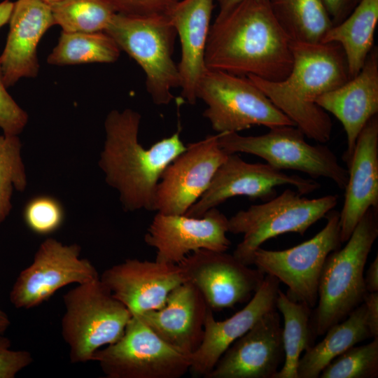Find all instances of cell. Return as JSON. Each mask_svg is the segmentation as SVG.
<instances>
[{
	"instance_id": "6da1fadb",
	"label": "cell",
	"mask_w": 378,
	"mask_h": 378,
	"mask_svg": "<svg viewBox=\"0 0 378 378\" xmlns=\"http://www.w3.org/2000/svg\"><path fill=\"white\" fill-rule=\"evenodd\" d=\"M204 62L207 69L281 81L292 68V41L268 1L244 0L216 17Z\"/></svg>"
},
{
	"instance_id": "7a4b0ae2",
	"label": "cell",
	"mask_w": 378,
	"mask_h": 378,
	"mask_svg": "<svg viewBox=\"0 0 378 378\" xmlns=\"http://www.w3.org/2000/svg\"><path fill=\"white\" fill-rule=\"evenodd\" d=\"M141 115L112 110L104 121L106 139L99 166L106 182L115 189L125 211H155L156 188L165 168L186 146L176 131L150 148L139 141Z\"/></svg>"
},
{
	"instance_id": "3957f363",
	"label": "cell",
	"mask_w": 378,
	"mask_h": 378,
	"mask_svg": "<svg viewBox=\"0 0 378 378\" xmlns=\"http://www.w3.org/2000/svg\"><path fill=\"white\" fill-rule=\"evenodd\" d=\"M293 65L281 81L256 76L249 78L309 139L324 144L330 140L332 123L328 113L316 104L324 93L351 78L344 52L335 43L292 41Z\"/></svg>"
},
{
	"instance_id": "277c9868",
	"label": "cell",
	"mask_w": 378,
	"mask_h": 378,
	"mask_svg": "<svg viewBox=\"0 0 378 378\" xmlns=\"http://www.w3.org/2000/svg\"><path fill=\"white\" fill-rule=\"evenodd\" d=\"M377 236L378 209L370 208L346 245L327 256L318 283V306L312 316L314 335H325L363 303L368 293L364 269Z\"/></svg>"
},
{
	"instance_id": "5b68a950",
	"label": "cell",
	"mask_w": 378,
	"mask_h": 378,
	"mask_svg": "<svg viewBox=\"0 0 378 378\" xmlns=\"http://www.w3.org/2000/svg\"><path fill=\"white\" fill-rule=\"evenodd\" d=\"M104 31L141 67L153 103L169 104L174 99L172 90L180 88L181 78L173 59L176 32L167 15L115 13Z\"/></svg>"
},
{
	"instance_id": "8992f818",
	"label": "cell",
	"mask_w": 378,
	"mask_h": 378,
	"mask_svg": "<svg viewBox=\"0 0 378 378\" xmlns=\"http://www.w3.org/2000/svg\"><path fill=\"white\" fill-rule=\"evenodd\" d=\"M63 302L62 335L72 363L90 361L98 349L117 342L132 316L99 277L77 284L63 295Z\"/></svg>"
},
{
	"instance_id": "52a82bcc",
	"label": "cell",
	"mask_w": 378,
	"mask_h": 378,
	"mask_svg": "<svg viewBox=\"0 0 378 378\" xmlns=\"http://www.w3.org/2000/svg\"><path fill=\"white\" fill-rule=\"evenodd\" d=\"M337 201L335 195L309 199L288 188L264 203L239 211L228 218V232L243 234L232 255L246 265H253V253L263 243L287 232L303 236Z\"/></svg>"
},
{
	"instance_id": "ba28073f",
	"label": "cell",
	"mask_w": 378,
	"mask_h": 378,
	"mask_svg": "<svg viewBox=\"0 0 378 378\" xmlns=\"http://www.w3.org/2000/svg\"><path fill=\"white\" fill-rule=\"evenodd\" d=\"M304 137L295 125H282L269 128L267 133L258 136L218 134V143L227 154H251L276 169L299 171L312 178H326L344 190L348 170L327 146L311 145Z\"/></svg>"
},
{
	"instance_id": "9c48e42d",
	"label": "cell",
	"mask_w": 378,
	"mask_h": 378,
	"mask_svg": "<svg viewBox=\"0 0 378 378\" xmlns=\"http://www.w3.org/2000/svg\"><path fill=\"white\" fill-rule=\"evenodd\" d=\"M197 99L207 106L203 115L217 132H238L253 125H295L249 78L206 69Z\"/></svg>"
},
{
	"instance_id": "30bf717a",
	"label": "cell",
	"mask_w": 378,
	"mask_h": 378,
	"mask_svg": "<svg viewBox=\"0 0 378 378\" xmlns=\"http://www.w3.org/2000/svg\"><path fill=\"white\" fill-rule=\"evenodd\" d=\"M191 355L166 342L132 315L122 336L98 349L92 360L108 378H180L190 371Z\"/></svg>"
},
{
	"instance_id": "8fae6325",
	"label": "cell",
	"mask_w": 378,
	"mask_h": 378,
	"mask_svg": "<svg viewBox=\"0 0 378 378\" xmlns=\"http://www.w3.org/2000/svg\"><path fill=\"white\" fill-rule=\"evenodd\" d=\"M326 217V225L312 238L285 250L260 247L253 258V265L258 269L288 286V298L312 309L317 303L318 283L326 258L342 244L340 212L332 209Z\"/></svg>"
},
{
	"instance_id": "7c38bea8",
	"label": "cell",
	"mask_w": 378,
	"mask_h": 378,
	"mask_svg": "<svg viewBox=\"0 0 378 378\" xmlns=\"http://www.w3.org/2000/svg\"><path fill=\"white\" fill-rule=\"evenodd\" d=\"M80 251L77 244H64L52 237L44 240L32 263L16 279L10 293L12 304L17 309H31L69 284H81L99 278L92 262L80 257Z\"/></svg>"
},
{
	"instance_id": "4fadbf2b",
	"label": "cell",
	"mask_w": 378,
	"mask_h": 378,
	"mask_svg": "<svg viewBox=\"0 0 378 378\" xmlns=\"http://www.w3.org/2000/svg\"><path fill=\"white\" fill-rule=\"evenodd\" d=\"M286 185L293 186L302 195L320 188L313 178L287 174L267 163H249L237 153L228 154L208 189L185 215L201 217L209 209L237 196L267 201L276 195V187Z\"/></svg>"
},
{
	"instance_id": "5bb4252c",
	"label": "cell",
	"mask_w": 378,
	"mask_h": 378,
	"mask_svg": "<svg viewBox=\"0 0 378 378\" xmlns=\"http://www.w3.org/2000/svg\"><path fill=\"white\" fill-rule=\"evenodd\" d=\"M178 265L186 281L195 286L208 307L216 311L248 302L265 276L226 251L198 250Z\"/></svg>"
},
{
	"instance_id": "9a60e30c",
	"label": "cell",
	"mask_w": 378,
	"mask_h": 378,
	"mask_svg": "<svg viewBox=\"0 0 378 378\" xmlns=\"http://www.w3.org/2000/svg\"><path fill=\"white\" fill-rule=\"evenodd\" d=\"M220 146L218 134L186 146L164 170L155 197V211L183 215L208 189L227 156Z\"/></svg>"
},
{
	"instance_id": "2e32d148",
	"label": "cell",
	"mask_w": 378,
	"mask_h": 378,
	"mask_svg": "<svg viewBox=\"0 0 378 378\" xmlns=\"http://www.w3.org/2000/svg\"><path fill=\"white\" fill-rule=\"evenodd\" d=\"M227 232L228 218L216 207L201 217L157 212L144 240L156 250L155 260L178 265L198 250L227 251L231 245Z\"/></svg>"
},
{
	"instance_id": "e0dca14e",
	"label": "cell",
	"mask_w": 378,
	"mask_h": 378,
	"mask_svg": "<svg viewBox=\"0 0 378 378\" xmlns=\"http://www.w3.org/2000/svg\"><path fill=\"white\" fill-rule=\"evenodd\" d=\"M132 315L162 308L169 294L186 281L178 265L128 258L99 276Z\"/></svg>"
},
{
	"instance_id": "ac0fdd59",
	"label": "cell",
	"mask_w": 378,
	"mask_h": 378,
	"mask_svg": "<svg viewBox=\"0 0 378 378\" xmlns=\"http://www.w3.org/2000/svg\"><path fill=\"white\" fill-rule=\"evenodd\" d=\"M284 360L282 327L276 309L235 340L206 378H274Z\"/></svg>"
},
{
	"instance_id": "d6986e66",
	"label": "cell",
	"mask_w": 378,
	"mask_h": 378,
	"mask_svg": "<svg viewBox=\"0 0 378 378\" xmlns=\"http://www.w3.org/2000/svg\"><path fill=\"white\" fill-rule=\"evenodd\" d=\"M280 281L265 274L264 280L247 304L223 321H217L208 307L202 342L191 355L190 371L195 377H206L226 349L248 332L267 313L276 309Z\"/></svg>"
},
{
	"instance_id": "ffe728a7",
	"label": "cell",
	"mask_w": 378,
	"mask_h": 378,
	"mask_svg": "<svg viewBox=\"0 0 378 378\" xmlns=\"http://www.w3.org/2000/svg\"><path fill=\"white\" fill-rule=\"evenodd\" d=\"M9 32L0 56L3 78L10 88L23 78H35L39 71L38 45L55 25L50 4L42 0H17L9 20Z\"/></svg>"
},
{
	"instance_id": "44dd1931",
	"label": "cell",
	"mask_w": 378,
	"mask_h": 378,
	"mask_svg": "<svg viewBox=\"0 0 378 378\" xmlns=\"http://www.w3.org/2000/svg\"><path fill=\"white\" fill-rule=\"evenodd\" d=\"M342 125L346 136L343 160L350 163L356 142L367 122L378 113V49L374 47L360 71L338 88L316 99Z\"/></svg>"
},
{
	"instance_id": "7402d4cb",
	"label": "cell",
	"mask_w": 378,
	"mask_h": 378,
	"mask_svg": "<svg viewBox=\"0 0 378 378\" xmlns=\"http://www.w3.org/2000/svg\"><path fill=\"white\" fill-rule=\"evenodd\" d=\"M348 168L344 201L340 212V239L346 242L370 208L378 209V116L358 135Z\"/></svg>"
},
{
	"instance_id": "603a6c76",
	"label": "cell",
	"mask_w": 378,
	"mask_h": 378,
	"mask_svg": "<svg viewBox=\"0 0 378 378\" xmlns=\"http://www.w3.org/2000/svg\"><path fill=\"white\" fill-rule=\"evenodd\" d=\"M208 307L197 288L185 281L171 291L162 308L136 315L166 342L192 354L202 342Z\"/></svg>"
},
{
	"instance_id": "cb8c5ba5",
	"label": "cell",
	"mask_w": 378,
	"mask_h": 378,
	"mask_svg": "<svg viewBox=\"0 0 378 378\" xmlns=\"http://www.w3.org/2000/svg\"><path fill=\"white\" fill-rule=\"evenodd\" d=\"M213 9L214 0H180L167 13L180 39V88L190 104L196 103L197 87L207 69L204 55Z\"/></svg>"
},
{
	"instance_id": "d4e9b609",
	"label": "cell",
	"mask_w": 378,
	"mask_h": 378,
	"mask_svg": "<svg viewBox=\"0 0 378 378\" xmlns=\"http://www.w3.org/2000/svg\"><path fill=\"white\" fill-rule=\"evenodd\" d=\"M378 22V0H359L343 20L333 24L321 43H335L345 55L349 76H355L374 48Z\"/></svg>"
},
{
	"instance_id": "484cf974",
	"label": "cell",
	"mask_w": 378,
	"mask_h": 378,
	"mask_svg": "<svg viewBox=\"0 0 378 378\" xmlns=\"http://www.w3.org/2000/svg\"><path fill=\"white\" fill-rule=\"evenodd\" d=\"M324 338L309 346L300 357L298 378H317L337 356L358 343L372 338L367 325L366 307L363 302L344 320L330 327Z\"/></svg>"
},
{
	"instance_id": "4316f807",
	"label": "cell",
	"mask_w": 378,
	"mask_h": 378,
	"mask_svg": "<svg viewBox=\"0 0 378 378\" xmlns=\"http://www.w3.org/2000/svg\"><path fill=\"white\" fill-rule=\"evenodd\" d=\"M268 3L292 41L321 43L333 25L322 0H268Z\"/></svg>"
},
{
	"instance_id": "83f0119b",
	"label": "cell",
	"mask_w": 378,
	"mask_h": 378,
	"mask_svg": "<svg viewBox=\"0 0 378 378\" xmlns=\"http://www.w3.org/2000/svg\"><path fill=\"white\" fill-rule=\"evenodd\" d=\"M276 307L284 318L282 340L284 363L274 378H298V365L302 351L311 346L314 331L312 308L293 301L280 288Z\"/></svg>"
},
{
	"instance_id": "f1b7e54d",
	"label": "cell",
	"mask_w": 378,
	"mask_h": 378,
	"mask_svg": "<svg viewBox=\"0 0 378 378\" xmlns=\"http://www.w3.org/2000/svg\"><path fill=\"white\" fill-rule=\"evenodd\" d=\"M120 53L113 39L105 31H62L57 44L47 57L51 65L113 63Z\"/></svg>"
},
{
	"instance_id": "f546056e",
	"label": "cell",
	"mask_w": 378,
	"mask_h": 378,
	"mask_svg": "<svg viewBox=\"0 0 378 378\" xmlns=\"http://www.w3.org/2000/svg\"><path fill=\"white\" fill-rule=\"evenodd\" d=\"M55 25L63 31H104L116 13L107 0H62L50 4Z\"/></svg>"
},
{
	"instance_id": "4dcf8cb0",
	"label": "cell",
	"mask_w": 378,
	"mask_h": 378,
	"mask_svg": "<svg viewBox=\"0 0 378 378\" xmlns=\"http://www.w3.org/2000/svg\"><path fill=\"white\" fill-rule=\"evenodd\" d=\"M18 135L0 136V224L8 216L13 190H26L27 178Z\"/></svg>"
},
{
	"instance_id": "1f68e13d",
	"label": "cell",
	"mask_w": 378,
	"mask_h": 378,
	"mask_svg": "<svg viewBox=\"0 0 378 378\" xmlns=\"http://www.w3.org/2000/svg\"><path fill=\"white\" fill-rule=\"evenodd\" d=\"M378 377V337L370 342L353 346L334 358L321 372V378H376Z\"/></svg>"
},
{
	"instance_id": "d6a6232c",
	"label": "cell",
	"mask_w": 378,
	"mask_h": 378,
	"mask_svg": "<svg viewBox=\"0 0 378 378\" xmlns=\"http://www.w3.org/2000/svg\"><path fill=\"white\" fill-rule=\"evenodd\" d=\"M22 217L26 226L38 235H48L63 225L65 211L57 198L48 195H38L25 204Z\"/></svg>"
},
{
	"instance_id": "836d02e7",
	"label": "cell",
	"mask_w": 378,
	"mask_h": 378,
	"mask_svg": "<svg viewBox=\"0 0 378 378\" xmlns=\"http://www.w3.org/2000/svg\"><path fill=\"white\" fill-rule=\"evenodd\" d=\"M0 64V128L5 135H19L26 127L28 114L7 91Z\"/></svg>"
},
{
	"instance_id": "e575fe53",
	"label": "cell",
	"mask_w": 378,
	"mask_h": 378,
	"mask_svg": "<svg viewBox=\"0 0 378 378\" xmlns=\"http://www.w3.org/2000/svg\"><path fill=\"white\" fill-rule=\"evenodd\" d=\"M116 13L130 15H167L180 0H107Z\"/></svg>"
},
{
	"instance_id": "d590c367",
	"label": "cell",
	"mask_w": 378,
	"mask_h": 378,
	"mask_svg": "<svg viewBox=\"0 0 378 378\" xmlns=\"http://www.w3.org/2000/svg\"><path fill=\"white\" fill-rule=\"evenodd\" d=\"M32 361L29 351L11 349L10 341L0 335V378H14Z\"/></svg>"
},
{
	"instance_id": "8d00e7d4",
	"label": "cell",
	"mask_w": 378,
	"mask_h": 378,
	"mask_svg": "<svg viewBox=\"0 0 378 378\" xmlns=\"http://www.w3.org/2000/svg\"><path fill=\"white\" fill-rule=\"evenodd\" d=\"M363 302L366 307V321L372 337H378V292L367 293Z\"/></svg>"
},
{
	"instance_id": "74e56055",
	"label": "cell",
	"mask_w": 378,
	"mask_h": 378,
	"mask_svg": "<svg viewBox=\"0 0 378 378\" xmlns=\"http://www.w3.org/2000/svg\"><path fill=\"white\" fill-rule=\"evenodd\" d=\"M333 24H338L349 14L358 0H322Z\"/></svg>"
},
{
	"instance_id": "f35d334b",
	"label": "cell",
	"mask_w": 378,
	"mask_h": 378,
	"mask_svg": "<svg viewBox=\"0 0 378 378\" xmlns=\"http://www.w3.org/2000/svg\"><path fill=\"white\" fill-rule=\"evenodd\" d=\"M365 289L368 293L378 292V256L371 262L364 276Z\"/></svg>"
},
{
	"instance_id": "ab89813d",
	"label": "cell",
	"mask_w": 378,
	"mask_h": 378,
	"mask_svg": "<svg viewBox=\"0 0 378 378\" xmlns=\"http://www.w3.org/2000/svg\"><path fill=\"white\" fill-rule=\"evenodd\" d=\"M13 8V2L4 0L0 2V29L9 22Z\"/></svg>"
},
{
	"instance_id": "60d3db41",
	"label": "cell",
	"mask_w": 378,
	"mask_h": 378,
	"mask_svg": "<svg viewBox=\"0 0 378 378\" xmlns=\"http://www.w3.org/2000/svg\"><path fill=\"white\" fill-rule=\"evenodd\" d=\"M244 0H218V6H219V13L218 14L224 13L231 8H232L234 6L239 4L240 2L243 1ZM263 1H268V0H263Z\"/></svg>"
},
{
	"instance_id": "b9f144b4",
	"label": "cell",
	"mask_w": 378,
	"mask_h": 378,
	"mask_svg": "<svg viewBox=\"0 0 378 378\" xmlns=\"http://www.w3.org/2000/svg\"><path fill=\"white\" fill-rule=\"evenodd\" d=\"M10 319L5 312L0 306V335H3L6 330L10 326Z\"/></svg>"
},
{
	"instance_id": "7bdbcfd3",
	"label": "cell",
	"mask_w": 378,
	"mask_h": 378,
	"mask_svg": "<svg viewBox=\"0 0 378 378\" xmlns=\"http://www.w3.org/2000/svg\"><path fill=\"white\" fill-rule=\"evenodd\" d=\"M42 1L48 4H51L62 1V0H42Z\"/></svg>"
},
{
	"instance_id": "ee69618b",
	"label": "cell",
	"mask_w": 378,
	"mask_h": 378,
	"mask_svg": "<svg viewBox=\"0 0 378 378\" xmlns=\"http://www.w3.org/2000/svg\"><path fill=\"white\" fill-rule=\"evenodd\" d=\"M358 1H359V0H358Z\"/></svg>"
}]
</instances>
